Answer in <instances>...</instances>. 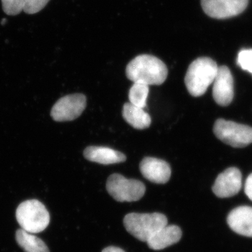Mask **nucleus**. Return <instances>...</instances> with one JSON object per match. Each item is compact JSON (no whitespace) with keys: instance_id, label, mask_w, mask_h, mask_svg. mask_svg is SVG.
<instances>
[{"instance_id":"4be33fe9","label":"nucleus","mask_w":252,"mask_h":252,"mask_svg":"<svg viewBox=\"0 0 252 252\" xmlns=\"http://www.w3.org/2000/svg\"><path fill=\"white\" fill-rule=\"evenodd\" d=\"M102 252H125L122 249L117 248V247L111 246L104 249Z\"/></svg>"},{"instance_id":"423d86ee","label":"nucleus","mask_w":252,"mask_h":252,"mask_svg":"<svg viewBox=\"0 0 252 252\" xmlns=\"http://www.w3.org/2000/svg\"><path fill=\"white\" fill-rule=\"evenodd\" d=\"M217 138L235 148H243L252 143V127L231 121L218 119L214 126Z\"/></svg>"},{"instance_id":"412c9836","label":"nucleus","mask_w":252,"mask_h":252,"mask_svg":"<svg viewBox=\"0 0 252 252\" xmlns=\"http://www.w3.org/2000/svg\"><path fill=\"white\" fill-rule=\"evenodd\" d=\"M245 192L247 196L252 201V173L249 175L245 182Z\"/></svg>"},{"instance_id":"7ed1b4c3","label":"nucleus","mask_w":252,"mask_h":252,"mask_svg":"<svg viewBox=\"0 0 252 252\" xmlns=\"http://www.w3.org/2000/svg\"><path fill=\"white\" fill-rule=\"evenodd\" d=\"M124 223L126 229L132 236L147 243L154 233L167 224V219L158 212L130 213L124 217Z\"/></svg>"},{"instance_id":"4468645a","label":"nucleus","mask_w":252,"mask_h":252,"mask_svg":"<svg viewBox=\"0 0 252 252\" xmlns=\"http://www.w3.org/2000/svg\"><path fill=\"white\" fill-rule=\"evenodd\" d=\"M84 156L87 160L102 165L120 163L126 160L124 154L108 147H87L84 150Z\"/></svg>"},{"instance_id":"dca6fc26","label":"nucleus","mask_w":252,"mask_h":252,"mask_svg":"<svg viewBox=\"0 0 252 252\" xmlns=\"http://www.w3.org/2000/svg\"><path fill=\"white\" fill-rule=\"evenodd\" d=\"M16 240L25 252H50L42 240L22 228L16 231Z\"/></svg>"},{"instance_id":"f8f14e48","label":"nucleus","mask_w":252,"mask_h":252,"mask_svg":"<svg viewBox=\"0 0 252 252\" xmlns=\"http://www.w3.org/2000/svg\"><path fill=\"white\" fill-rule=\"evenodd\" d=\"M227 223L233 231L243 236L252 237V207L240 206L228 214Z\"/></svg>"},{"instance_id":"5701e85b","label":"nucleus","mask_w":252,"mask_h":252,"mask_svg":"<svg viewBox=\"0 0 252 252\" xmlns=\"http://www.w3.org/2000/svg\"><path fill=\"white\" fill-rule=\"evenodd\" d=\"M6 23V19H5V18H4V19H3L2 21H1V24L4 25L5 23Z\"/></svg>"},{"instance_id":"9b49d317","label":"nucleus","mask_w":252,"mask_h":252,"mask_svg":"<svg viewBox=\"0 0 252 252\" xmlns=\"http://www.w3.org/2000/svg\"><path fill=\"white\" fill-rule=\"evenodd\" d=\"M140 171L147 180L156 184H165L171 177V168L166 161L152 157L144 158Z\"/></svg>"},{"instance_id":"f3484780","label":"nucleus","mask_w":252,"mask_h":252,"mask_svg":"<svg viewBox=\"0 0 252 252\" xmlns=\"http://www.w3.org/2000/svg\"><path fill=\"white\" fill-rule=\"evenodd\" d=\"M149 88L147 84L141 82H134L129 91L128 98L130 103L140 108L144 109L147 106Z\"/></svg>"},{"instance_id":"39448f33","label":"nucleus","mask_w":252,"mask_h":252,"mask_svg":"<svg viewBox=\"0 0 252 252\" xmlns=\"http://www.w3.org/2000/svg\"><path fill=\"white\" fill-rule=\"evenodd\" d=\"M107 191L119 202H135L144 196L146 187L140 181L129 180L119 174L109 176L106 185Z\"/></svg>"},{"instance_id":"6ab92c4d","label":"nucleus","mask_w":252,"mask_h":252,"mask_svg":"<svg viewBox=\"0 0 252 252\" xmlns=\"http://www.w3.org/2000/svg\"><path fill=\"white\" fill-rule=\"evenodd\" d=\"M238 64L243 70L252 74V49H243L238 54Z\"/></svg>"},{"instance_id":"f03ea898","label":"nucleus","mask_w":252,"mask_h":252,"mask_svg":"<svg viewBox=\"0 0 252 252\" xmlns=\"http://www.w3.org/2000/svg\"><path fill=\"white\" fill-rule=\"evenodd\" d=\"M219 67L210 58H198L189 65L185 76V85L189 94L200 97L213 84Z\"/></svg>"},{"instance_id":"aec40b11","label":"nucleus","mask_w":252,"mask_h":252,"mask_svg":"<svg viewBox=\"0 0 252 252\" xmlns=\"http://www.w3.org/2000/svg\"><path fill=\"white\" fill-rule=\"evenodd\" d=\"M50 0H26L23 11L28 14L39 12L46 6Z\"/></svg>"},{"instance_id":"20e7f679","label":"nucleus","mask_w":252,"mask_h":252,"mask_svg":"<svg viewBox=\"0 0 252 252\" xmlns=\"http://www.w3.org/2000/svg\"><path fill=\"white\" fill-rule=\"evenodd\" d=\"M16 216L21 228L28 233H40L49 224V212L37 200H26L20 204Z\"/></svg>"},{"instance_id":"2eb2a0df","label":"nucleus","mask_w":252,"mask_h":252,"mask_svg":"<svg viewBox=\"0 0 252 252\" xmlns=\"http://www.w3.org/2000/svg\"><path fill=\"white\" fill-rule=\"evenodd\" d=\"M122 114L126 122L138 130L147 128L152 123V119L148 113L130 102L124 104Z\"/></svg>"},{"instance_id":"9d476101","label":"nucleus","mask_w":252,"mask_h":252,"mask_svg":"<svg viewBox=\"0 0 252 252\" xmlns=\"http://www.w3.org/2000/svg\"><path fill=\"white\" fill-rule=\"evenodd\" d=\"M242 188V174L236 167H230L217 177L212 190L220 198L236 195Z\"/></svg>"},{"instance_id":"a211bd4d","label":"nucleus","mask_w":252,"mask_h":252,"mask_svg":"<svg viewBox=\"0 0 252 252\" xmlns=\"http://www.w3.org/2000/svg\"><path fill=\"white\" fill-rule=\"evenodd\" d=\"M26 0H1L2 9L9 16H16L23 11Z\"/></svg>"},{"instance_id":"0eeeda50","label":"nucleus","mask_w":252,"mask_h":252,"mask_svg":"<svg viewBox=\"0 0 252 252\" xmlns=\"http://www.w3.org/2000/svg\"><path fill=\"white\" fill-rule=\"evenodd\" d=\"M86 107L84 94H69L58 100L51 109V115L56 122H70L80 117Z\"/></svg>"},{"instance_id":"6e6552de","label":"nucleus","mask_w":252,"mask_h":252,"mask_svg":"<svg viewBox=\"0 0 252 252\" xmlns=\"http://www.w3.org/2000/svg\"><path fill=\"white\" fill-rule=\"evenodd\" d=\"M249 0H201L205 14L216 19L238 16L248 7Z\"/></svg>"},{"instance_id":"ddd939ff","label":"nucleus","mask_w":252,"mask_h":252,"mask_svg":"<svg viewBox=\"0 0 252 252\" xmlns=\"http://www.w3.org/2000/svg\"><path fill=\"white\" fill-rule=\"evenodd\" d=\"M182 232L177 225H166L154 233L147 243L153 250H161L178 243L182 238Z\"/></svg>"},{"instance_id":"f257e3e1","label":"nucleus","mask_w":252,"mask_h":252,"mask_svg":"<svg viewBox=\"0 0 252 252\" xmlns=\"http://www.w3.org/2000/svg\"><path fill=\"white\" fill-rule=\"evenodd\" d=\"M126 72L129 80L148 86L163 84L168 74L167 66L161 60L147 54L140 55L132 60Z\"/></svg>"},{"instance_id":"1a4fd4ad","label":"nucleus","mask_w":252,"mask_h":252,"mask_svg":"<svg viewBox=\"0 0 252 252\" xmlns=\"http://www.w3.org/2000/svg\"><path fill=\"white\" fill-rule=\"evenodd\" d=\"M214 99L217 104L225 107L231 103L234 97V81L230 70L226 66L219 67L213 82Z\"/></svg>"}]
</instances>
